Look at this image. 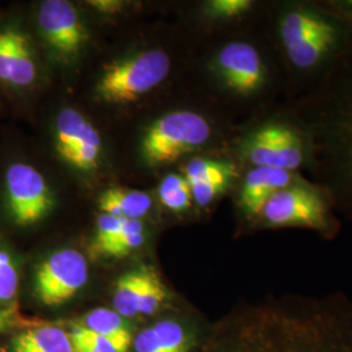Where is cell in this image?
Returning a JSON list of instances; mask_svg holds the SVG:
<instances>
[{"label":"cell","mask_w":352,"mask_h":352,"mask_svg":"<svg viewBox=\"0 0 352 352\" xmlns=\"http://www.w3.org/2000/svg\"><path fill=\"white\" fill-rule=\"evenodd\" d=\"M302 131L307 168L333 208L352 222V46L312 87L277 109Z\"/></svg>","instance_id":"1"},{"label":"cell","mask_w":352,"mask_h":352,"mask_svg":"<svg viewBox=\"0 0 352 352\" xmlns=\"http://www.w3.org/2000/svg\"><path fill=\"white\" fill-rule=\"evenodd\" d=\"M210 352H352V300L277 296L223 329Z\"/></svg>","instance_id":"2"},{"label":"cell","mask_w":352,"mask_h":352,"mask_svg":"<svg viewBox=\"0 0 352 352\" xmlns=\"http://www.w3.org/2000/svg\"><path fill=\"white\" fill-rule=\"evenodd\" d=\"M274 37L294 94L312 87L352 46L350 32L327 8L300 1L278 4Z\"/></svg>","instance_id":"3"},{"label":"cell","mask_w":352,"mask_h":352,"mask_svg":"<svg viewBox=\"0 0 352 352\" xmlns=\"http://www.w3.org/2000/svg\"><path fill=\"white\" fill-rule=\"evenodd\" d=\"M333 209L322 189L300 177L267 200L256 223L269 230H311L331 239L338 234L340 227Z\"/></svg>","instance_id":"4"},{"label":"cell","mask_w":352,"mask_h":352,"mask_svg":"<svg viewBox=\"0 0 352 352\" xmlns=\"http://www.w3.org/2000/svg\"><path fill=\"white\" fill-rule=\"evenodd\" d=\"M252 167H266L298 174L308 164V148L302 131L287 118L277 116L256 126L241 145Z\"/></svg>","instance_id":"5"},{"label":"cell","mask_w":352,"mask_h":352,"mask_svg":"<svg viewBox=\"0 0 352 352\" xmlns=\"http://www.w3.org/2000/svg\"><path fill=\"white\" fill-rule=\"evenodd\" d=\"M212 126L201 113L182 110L155 120L141 142L142 157L149 166L175 164L179 158L206 145Z\"/></svg>","instance_id":"6"},{"label":"cell","mask_w":352,"mask_h":352,"mask_svg":"<svg viewBox=\"0 0 352 352\" xmlns=\"http://www.w3.org/2000/svg\"><path fill=\"white\" fill-rule=\"evenodd\" d=\"M171 62L161 50H148L106 67L96 87L107 103H129L158 87L168 75Z\"/></svg>","instance_id":"7"},{"label":"cell","mask_w":352,"mask_h":352,"mask_svg":"<svg viewBox=\"0 0 352 352\" xmlns=\"http://www.w3.org/2000/svg\"><path fill=\"white\" fill-rule=\"evenodd\" d=\"M214 69L221 82L232 94L252 98L267 91L272 84L283 81L276 77L266 55L248 41H231L214 58Z\"/></svg>","instance_id":"8"},{"label":"cell","mask_w":352,"mask_h":352,"mask_svg":"<svg viewBox=\"0 0 352 352\" xmlns=\"http://www.w3.org/2000/svg\"><path fill=\"white\" fill-rule=\"evenodd\" d=\"M89 279L88 261L81 252L64 248L54 252L38 266L34 292L47 307H58L72 300Z\"/></svg>","instance_id":"9"},{"label":"cell","mask_w":352,"mask_h":352,"mask_svg":"<svg viewBox=\"0 0 352 352\" xmlns=\"http://www.w3.org/2000/svg\"><path fill=\"white\" fill-rule=\"evenodd\" d=\"M7 201L19 226H32L50 213L52 195L45 177L33 166L13 164L6 175Z\"/></svg>","instance_id":"10"},{"label":"cell","mask_w":352,"mask_h":352,"mask_svg":"<svg viewBox=\"0 0 352 352\" xmlns=\"http://www.w3.org/2000/svg\"><path fill=\"white\" fill-rule=\"evenodd\" d=\"M39 29L52 50L64 56L75 55L88 41V32L75 7L65 0L42 1Z\"/></svg>","instance_id":"11"},{"label":"cell","mask_w":352,"mask_h":352,"mask_svg":"<svg viewBox=\"0 0 352 352\" xmlns=\"http://www.w3.org/2000/svg\"><path fill=\"white\" fill-rule=\"evenodd\" d=\"M192 199L200 208H206L226 192L234 177L236 166L228 161L197 157L184 167Z\"/></svg>","instance_id":"12"},{"label":"cell","mask_w":352,"mask_h":352,"mask_svg":"<svg viewBox=\"0 0 352 352\" xmlns=\"http://www.w3.org/2000/svg\"><path fill=\"white\" fill-rule=\"evenodd\" d=\"M300 177L299 174L283 170L251 167L240 186L238 195L240 212L247 219L256 222L267 200L278 190L294 184Z\"/></svg>","instance_id":"13"},{"label":"cell","mask_w":352,"mask_h":352,"mask_svg":"<svg viewBox=\"0 0 352 352\" xmlns=\"http://www.w3.org/2000/svg\"><path fill=\"white\" fill-rule=\"evenodd\" d=\"M197 337L193 329L176 320H164L140 331L133 340L135 352H193Z\"/></svg>","instance_id":"14"},{"label":"cell","mask_w":352,"mask_h":352,"mask_svg":"<svg viewBox=\"0 0 352 352\" xmlns=\"http://www.w3.org/2000/svg\"><path fill=\"white\" fill-rule=\"evenodd\" d=\"M11 352H75L71 333L56 325H43L17 334Z\"/></svg>","instance_id":"15"},{"label":"cell","mask_w":352,"mask_h":352,"mask_svg":"<svg viewBox=\"0 0 352 352\" xmlns=\"http://www.w3.org/2000/svg\"><path fill=\"white\" fill-rule=\"evenodd\" d=\"M98 206L101 213L140 221L151 210V199L138 189L110 188L102 193Z\"/></svg>","instance_id":"16"},{"label":"cell","mask_w":352,"mask_h":352,"mask_svg":"<svg viewBox=\"0 0 352 352\" xmlns=\"http://www.w3.org/2000/svg\"><path fill=\"white\" fill-rule=\"evenodd\" d=\"M146 267L131 270L118 279L113 289V311L123 318L139 316L140 299L144 287Z\"/></svg>","instance_id":"17"},{"label":"cell","mask_w":352,"mask_h":352,"mask_svg":"<svg viewBox=\"0 0 352 352\" xmlns=\"http://www.w3.org/2000/svg\"><path fill=\"white\" fill-rule=\"evenodd\" d=\"M88 123L82 113L76 111L75 109L71 107L64 109L58 115L55 122L56 151L64 161L68 160L69 154L82 138Z\"/></svg>","instance_id":"18"},{"label":"cell","mask_w":352,"mask_h":352,"mask_svg":"<svg viewBox=\"0 0 352 352\" xmlns=\"http://www.w3.org/2000/svg\"><path fill=\"white\" fill-rule=\"evenodd\" d=\"M78 325L91 333L100 334L107 338L120 340L129 344L133 343L132 334L126 327L124 318L118 315L113 309L97 308L89 312L88 315L84 316V318L78 322Z\"/></svg>","instance_id":"19"},{"label":"cell","mask_w":352,"mask_h":352,"mask_svg":"<svg viewBox=\"0 0 352 352\" xmlns=\"http://www.w3.org/2000/svg\"><path fill=\"white\" fill-rule=\"evenodd\" d=\"M36 80V64L28 38L19 30L13 32L12 64L10 84L29 87Z\"/></svg>","instance_id":"20"},{"label":"cell","mask_w":352,"mask_h":352,"mask_svg":"<svg viewBox=\"0 0 352 352\" xmlns=\"http://www.w3.org/2000/svg\"><path fill=\"white\" fill-rule=\"evenodd\" d=\"M102 139L98 131L89 122L82 138L69 154L67 164L81 171H90L97 168L101 157Z\"/></svg>","instance_id":"21"},{"label":"cell","mask_w":352,"mask_h":352,"mask_svg":"<svg viewBox=\"0 0 352 352\" xmlns=\"http://www.w3.org/2000/svg\"><path fill=\"white\" fill-rule=\"evenodd\" d=\"M145 238L144 223L136 219H128L123 232L110 244L97 252L94 257H126L129 253L139 250L145 243Z\"/></svg>","instance_id":"22"},{"label":"cell","mask_w":352,"mask_h":352,"mask_svg":"<svg viewBox=\"0 0 352 352\" xmlns=\"http://www.w3.org/2000/svg\"><path fill=\"white\" fill-rule=\"evenodd\" d=\"M160 201L171 212H186L193 204L188 182L183 175L171 174L164 177L158 187Z\"/></svg>","instance_id":"23"},{"label":"cell","mask_w":352,"mask_h":352,"mask_svg":"<svg viewBox=\"0 0 352 352\" xmlns=\"http://www.w3.org/2000/svg\"><path fill=\"white\" fill-rule=\"evenodd\" d=\"M166 300L167 289L162 280L151 267H146L144 287L140 299L139 316L154 315Z\"/></svg>","instance_id":"24"},{"label":"cell","mask_w":352,"mask_h":352,"mask_svg":"<svg viewBox=\"0 0 352 352\" xmlns=\"http://www.w3.org/2000/svg\"><path fill=\"white\" fill-rule=\"evenodd\" d=\"M126 221L128 219L126 218L113 217L110 214H100L97 218V222H96L94 238H93L91 245H90L91 254L94 256L104 245L110 244L111 241L116 239L123 232Z\"/></svg>","instance_id":"25"},{"label":"cell","mask_w":352,"mask_h":352,"mask_svg":"<svg viewBox=\"0 0 352 352\" xmlns=\"http://www.w3.org/2000/svg\"><path fill=\"white\" fill-rule=\"evenodd\" d=\"M19 270L12 256L0 248V302H11L19 291Z\"/></svg>","instance_id":"26"},{"label":"cell","mask_w":352,"mask_h":352,"mask_svg":"<svg viewBox=\"0 0 352 352\" xmlns=\"http://www.w3.org/2000/svg\"><path fill=\"white\" fill-rule=\"evenodd\" d=\"M69 333L74 340H80V342L88 344L97 352H128L131 347L129 343H124L120 340L107 338V337H103L100 334L91 333L87 329L80 327L78 324H75Z\"/></svg>","instance_id":"27"},{"label":"cell","mask_w":352,"mask_h":352,"mask_svg":"<svg viewBox=\"0 0 352 352\" xmlns=\"http://www.w3.org/2000/svg\"><path fill=\"white\" fill-rule=\"evenodd\" d=\"M253 7L252 0H212L206 3L205 10L213 19L232 20L251 12Z\"/></svg>","instance_id":"28"},{"label":"cell","mask_w":352,"mask_h":352,"mask_svg":"<svg viewBox=\"0 0 352 352\" xmlns=\"http://www.w3.org/2000/svg\"><path fill=\"white\" fill-rule=\"evenodd\" d=\"M14 29L0 32V80L10 84L12 64V43Z\"/></svg>","instance_id":"29"},{"label":"cell","mask_w":352,"mask_h":352,"mask_svg":"<svg viewBox=\"0 0 352 352\" xmlns=\"http://www.w3.org/2000/svg\"><path fill=\"white\" fill-rule=\"evenodd\" d=\"M89 4L93 8H96L98 12L104 13V14H116L124 7V3L118 0H90Z\"/></svg>","instance_id":"30"},{"label":"cell","mask_w":352,"mask_h":352,"mask_svg":"<svg viewBox=\"0 0 352 352\" xmlns=\"http://www.w3.org/2000/svg\"><path fill=\"white\" fill-rule=\"evenodd\" d=\"M322 6L327 8L330 12L333 13L340 20V23L347 28V30L350 32L352 37V13L343 12V11H340V10H334V8L327 7L325 4H322Z\"/></svg>","instance_id":"31"},{"label":"cell","mask_w":352,"mask_h":352,"mask_svg":"<svg viewBox=\"0 0 352 352\" xmlns=\"http://www.w3.org/2000/svg\"><path fill=\"white\" fill-rule=\"evenodd\" d=\"M322 4L343 12L352 13V0H333V1H324Z\"/></svg>","instance_id":"32"},{"label":"cell","mask_w":352,"mask_h":352,"mask_svg":"<svg viewBox=\"0 0 352 352\" xmlns=\"http://www.w3.org/2000/svg\"><path fill=\"white\" fill-rule=\"evenodd\" d=\"M71 338H72V337H71ZM72 342H74L75 352H97L94 349H91L90 346L82 343V342H80V340H76L72 338Z\"/></svg>","instance_id":"33"},{"label":"cell","mask_w":352,"mask_h":352,"mask_svg":"<svg viewBox=\"0 0 352 352\" xmlns=\"http://www.w3.org/2000/svg\"><path fill=\"white\" fill-rule=\"evenodd\" d=\"M10 325V317L3 311H0V331H4Z\"/></svg>","instance_id":"34"}]
</instances>
